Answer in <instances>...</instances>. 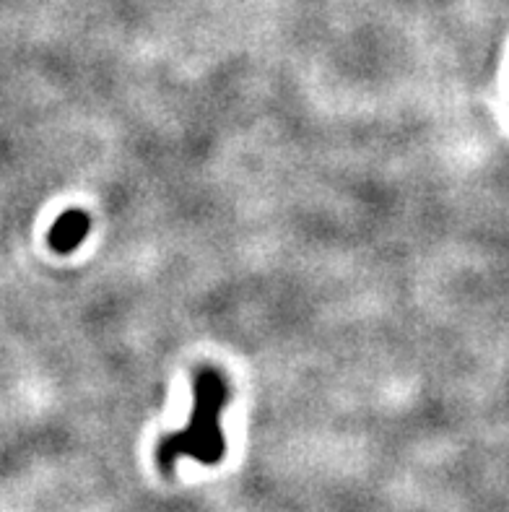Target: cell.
<instances>
[{
    "instance_id": "cell-1",
    "label": "cell",
    "mask_w": 509,
    "mask_h": 512,
    "mask_svg": "<svg viewBox=\"0 0 509 512\" xmlns=\"http://www.w3.org/2000/svg\"><path fill=\"white\" fill-rule=\"evenodd\" d=\"M226 401H229V388L224 377L211 367H200L193 375L190 424L174 435L162 437L156 448V461L164 474H172L174 463L180 458H193L203 466H213L224 458L226 442L221 435L219 416Z\"/></svg>"
},
{
    "instance_id": "cell-2",
    "label": "cell",
    "mask_w": 509,
    "mask_h": 512,
    "mask_svg": "<svg viewBox=\"0 0 509 512\" xmlns=\"http://www.w3.org/2000/svg\"><path fill=\"white\" fill-rule=\"evenodd\" d=\"M89 232V214L81 211V208H71V211H65V214H60L55 219V224L50 227V234H47V242H50L55 253H73Z\"/></svg>"
}]
</instances>
